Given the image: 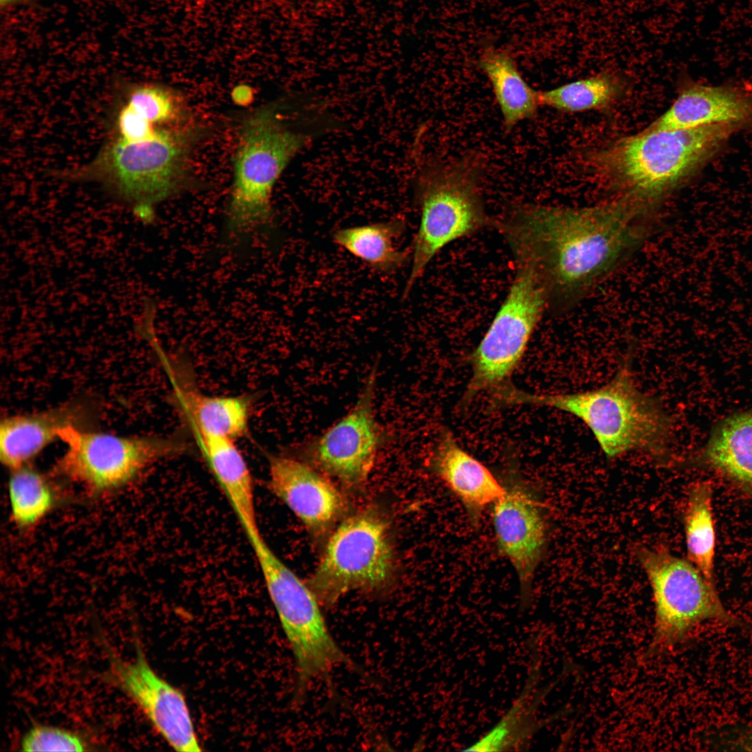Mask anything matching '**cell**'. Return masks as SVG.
<instances>
[{
    "instance_id": "83f0119b",
    "label": "cell",
    "mask_w": 752,
    "mask_h": 752,
    "mask_svg": "<svg viewBox=\"0 0 752 752\" xmlns=\"http://www.w3.org/2000/svg\"><path fill=\"white\" fill-rule=\"evenodd\" d=\"M88 746L87 741L77 733L42 724L31 727L20 742L23 751H84L88 750Z\"/></svg>"
},
{
    "instance_id": "f1b7e54d",
    "label": "cell",
    "mask_w": 752,
    "mask_h": 752,
    "mask_svg": "<svg viewBox=\"0 0 752 752\" xmlns=\"http://www.w3.org/2000/svg\"><path fill=\"white\" fill-rule=\"evenodd\" d=\"M131 89L127 104L152 124L169 120L175 115L172 95L166 88L146 84Z\"/></svg>"
},
{
    "instance_id": "8fae6325",
    "label": "cell",
    "mask_w": 752,
    "mask_h": 752,
    "mask_svg": "<svg viewBox=\"0 0 752 752\" xmlns=\"http://www.w3.org/2000/svg\"><path fill=\"white\" fill-rule=\"evenodd\" d=\"M515 269L503 301L471 355L472 375L462 399L466 405L482 391L508 383L547 308L545 292L533 274Z\"/></svg>"
},
{
    "instance_id": "44dd1931",
    "label": "cell",
    "mask_w": 752,
    "mask_h": 752,
    "mask_svg": "<svg viewBox=\"0 0 752 752\" xmlns=\"http://www.w3.org/2000/svg\"><path fill=\"white\" fill-rule=\"evenodd\" d=\"M194 438L248 540L261 536L256 519L251 472L234 439L215 436H196Z\"/></svg>"
},
{
    "instance_id": "3957f363",
    "label": "cell",
    "mask_w": 752,
    "mask_h": 752,
    "mask_svg": "<svg viewBox=\"0 0 752 752\" xmlns=\"http://www.w3.org/2000/svg\"><path fill=\"white\" fill-rule=\"evenodd\" d=\"M630 363L627 357L614 377L594 390L537 394L508 383L494 391V402L497 406L533 405L568 412L590 428L608 459L638 451L668 464L673 460L671 418L657 399L637 388Z\"/></svg>"
},
{
    "instance_id": "7402d4cb",
    "label": "cell",
    "mask_w": 752,
    "mask_h": 752,
    "mask_svg": "<svg viewBox=\"0 0 752 752\" xmlns=\"http://www.w3.org/2000/svg\"><path fill=\"white\" fill-rule=\"evenodd\" d=\"M405 218L391 219L336 230L334 242L374 271L390 274L400 269L412 256V249H400L395 245L405 232Z\"/></svg>"
},
{
    "instance_id": "9c48e42d",
    "label": "cell",
    "mask_w": 752,
    "mask_h": 752,
    "mask_svg": "<svg viewBox=\"0 0 752 752\" xmlns=\"http://www.w3.org/2000/svg\"><path fill=\"white\" fill-rule=\"evenodd\" d=\"M636 555L650 582L655 604L649 655L671 649L706 620L739 625L722 604L715 586L691 562L664 550L645 547H639Z\"/></svg>"
},
{
    "instance_id": "4316f807",
    "label": "cell",
    "mask_w": 752,
    "mask_h": 752,
    "mask_svg": "<svg viewBox=\"0 0 752 752\" xmlns=\"http://www.w3.org/2000/svg\"><path fill=\"white\" fill-rule=\"evenodd\" d=\"M620 86L609 75H600L539 91L540 105L558 111L579 112L603 109L618 95Z\"/></svg>"
},
{
    "instance_id": "8992f818",
    "label": "cell",
    "mask_w": 752,
    "mask_h": 752,
    "mask_svg": "<svg viewBox=\"0 0 752 752\" xmlns=\"http://www.w3.org/2000/svg\"><path fill=\"white\" fill-rule=\"evenodd\" d=\"M187 134L159 130L150 140L107 145L89 164L66 173L73 180H95L130 204L142 223H152L155 205L180 189L188 149Z\"/></svg>"
},
{
    "instance_id": "9a60e30c",
    "label": "cell",
    "mask_w": 752,
    "mask_h": 752,
    "mask_svg": "<svg viewBox=\"0 0 752 752\" xmlns=\"http://www.w3.org/2000/svg\"><path fill=\"white\" fill-rule=\"evenodd\" d=\"M267 458L269 484L273 492L313 533L324 532L345 507L338 489L296 459L274 454Z\"/></svg>"
},
{
    "instance_id": "5bb4252c",
    "label": "cell",
    "mask_w": 752,
    "mask_h": 752,
    "mask_svg": "<svg viewBox=\"0 0 752 752\" xmlns=\"http://www.w3.org/2000/svg\"><path fill=\"white\" fill-rule=\"evenodd\" d=\"M375 375L373 370L350 412L306 447L308 456L318 467L350 486L367 479L386 441L373 411Z\"/></svg>"
},
{
    "instance_id": "2e32d148",
    "label": "cell",
    "mask_w": 752,
    "mask_h": 752,
    "mask_svg": "<svg viewBox=\"0 0 752 752\" xmlns=\"http://www.w3.org/2000/svg\"><path fill=\"white\" fill-rule=\"evenodd\" d=\"M428 468L458 499L469 523L476 528L485 508L504 492L501 480L463 449L447 429L441 430Z\"/></svg>"
},
{
    "instance_id": "30bf717a",
    "label": "cell",
    "mask_w": 752,
    "mask_h": 752,
    "mask_svg": "<svg viewBox=\"0 0 752 752\" xmlns=\"http://www.w3.org/2000/svg\"><path fill=\"white\" fill-rule=\"evenodd\" d=\"M389 524L374 509L354 514L336 529L308 581L320 604L336 603L352 590H377L394 571Z\"/></svg>"
},
{
    "instance_id": "1f68e13d",
    "label": "cell",
    "mask_w": 752,
    "mask_h": 752,
    "mask_svg": "<svg viewBox=\"0 0 752 752\" xmlns=\"http://www.w3.org/2000/svg\"><path fill=\"white\" fill-rule=\"evenodd\" d=\"M27 0H0L1 8H8L24 3Z\"/></svg>"
},
{
    "instance_id": "7c38bea8",
    "label": "cell",
    "mask_w": 752,
    "mask_h": 752,
    "mask_svg": "<svg viewBox=\"0 0 752 752\" xmlns=\"http://www.w3.org/2000/svg\"><path fill=\"white\" fill-rule=\"evenodd\" d=\"M513 456L506 458L503 495L492 505L496 545L514 567L519 583L520 611L531 602L533 581L547 547L545 508L535 486L524 478Z\"/></svg>"
},
{
    "instance_id": "52a82bcc",
    "label": "cell",
    "mask_w": 752,
    "mask_h": 752,
    "mask_svg": "<svg viewBox=\"0 0 752 752\" xmlns=\"http://www.w3.org/2000/svg\"><path fill=\"white\" fill-rule=\"evenodd\" d=\"M295 662L297 698L336 667L359 671L336 643L316 595L272 551L262 537L249 541Z\"/></svg>"
},
{
    "instance_id": "484cf974",
    "label": "cell",
    "mask_w": 752,
    "mask_h": 752,
    "mask_svg": "<svg viewBox=\"0 0 752 752\" xmlns=\"http://www.w3.org/2000/svg\"><path fill=\"white\" fill-rule=\"evenodd\" d=\"M712 499V490L707 483L691 487L685 510L684 529L689 561L714 586L715 533Z\"/></svg>"
},
{
    "instance_id": "ac0fdd59",
    "label": "cell",
    "mask_w": 752,
    "mask_h": 752,
    "mask_svg": "<svg viewBox=\"0 0 752 752\" xmlns=\"http://www.w3.org/2000/svg\"><path fill=\"white\" fill-rule=\"evenodd\" d=\"M95 405L77 400L48 411L5 418L0 427V457L10 470L28 464L61 432L69 427L84 428L95 418Z\"/></svg>"
},
{
    "instance_id": "f546056e",
    "label": "cell",
    "mask_w": 752,
    "mask_h": 752,
    "mask_svg": "<svg viewBox=\"0 0 752 752\" xmlns=\"http://www.w3.org/2000/svg\"><path fill=\"white\" fill-rule=\"evenodd\" d=\"M120 139L129 143H139L154 139L159 130H155L152 123L139 114L128 104L120 110L117 118Z\"/></svg>"
},
{
    "instance_id": "e0dca14e",
    "label": "cell",
    "mask_w": 752,
    "mask_h": 752,
    "mask_svg": "<svg viewBox=\"0 0 752 752\" xmlns=\"http://www.w3.org/2000/svg\"><path fill=\"white\" fill-rule=\"evenodd\" d=\"M752 122V91L734 85L686 81L669 109L647 130L691 129Z\"/></svg>"
},
{
    "instance_id": "d6986e66",
    "label": "cell",
    "mask_w": 752,
    "mask_h": 752,
    "mask_svg": "<svg viewBox=\"0 0 752 752\" xmlns=\"http://www.w3.org/2000/svg\"><path fill=\"white\" fill-rule=\"evenodd\" d=\"M173 384V401L195 436L234 439L247 429L251 400L246 396H212L202 393L185 370L165 363Z\"/></svg>"
},
{
    "instance_id": "ffe728a7",
    "label": "cell",
    "mask_w": 752,
    "mask_h": 752,
    "mask_svg": "<svg viewBox=\"0 0 752 752\" xmlns=\"http://www.w3.org/2000/svg\"><path fill=\"white\" fill-rule=\"evenodd\" d=\"M531 664L525 684L511 705L501 719L487 732L463 751L492 752L523 751L534 735L551 719L540 720L537 716L539 706L552 684L538 687L540 677V657L531 645Z\"/></svg>"
},
{
    "instance_id": "7a4b0ae2",
    "label": "cell",
    "mask_w": 752,
    "mask_h": 752,
    "mask_svg": "<svg viewBox=\"0 0 752 752\" xmlns=\"http://www.w3.org/2000/svg\"><path fill=\"white\" fill-rule=\"evenodd\" d=\"M322 101L303 98L290 115L271 106L244 122L235 154L234 182L226 212L228 237L238 239L273 224L274 186L292 159L338 126Z\"/></svg>"
},
{
    "instance_id": "6da1fadb",
    "label": "cell",
    "mask_w": 752,
    "mask_h": 752,
    "mask_svg": "<svg viewBox=\"0 0 752 752\" xmlns=\"http://www.w3.org/2000/svg\"><path fill=\"white\" fill-rule=\"evenodd\" d=\"M650 212L627 198L572 208L512 206L493 227L502 235L515 268L531 272L547 308H568L641 245Z\"/></svg>"
},
{
    "instance_id": "277c9868",
    "label": "cell",
    "mask_w": 752,
    "mask_h": 752,
    "mask_svg": "<svg viewBox=\"0 0 752 752\" xmlns=\"http://www.w3.org/2000/svg\"><path fill=\"white\" fill-rule=\"evenodd\" d=\"M741 125L647 130L615 141L595 156L598 171L617 189L650 212L710 159Z\"/></svg>"
},
{
    "instance_id": "ba28073f",
    "label": "cell",
    "mask_w": 752,
    "mask_h": 752,
    "mask_svg": "<svg viewBox=\"0 0 752 752\" xmlns=\"http://www.w3.org/2000/svg\"><path fill=\"white\" fill-rule=\"evenodd\" d=\"M67 448L55 473L90 496L111 494L125 487L153 462L188 451L175 437H120L69 427L59 435Z\"/></svg>"
},
{
    "instance_id": "cb8c5ba5",
    "label": "cell",
    "mask_w": 752,
    "mask_h": 752,
    "mask_svg": "<svg viewBox=\"0 0 752 752\" xmlns=\"http://www.w3.org/2000/svg\"><path fill=\"white\" fill-rule=\"evenodd\" d=\"M480 66L491 83L506 128L535 116L539 91L526 82L508 54L487 49L480 58Z\"/></svg>"
},
{
    "instance_id": "603a6c76",
    "label": "cell",
    "mask_w": 752,
    "mask_h": 752,
    "mask_svg": "<svg viewBox=\"0 0 752 752\" xmlns=\"http://www.w3.org/2000/svg\"><path fill=\"white\" fill-rule=\"evenodd\" d=\"M700 458L752 492V408L721 421Z\"/></svg>"
},
{
    "instance_id": "4dcf8cb0",
    "label": "cell",
    "mask_w": 752,
    "mask_h": 752,
    "mask_svg": "<svg viewBox=\"0 0 752 752\" xmlns=\"http://www.w3.org/2000/svg\"><path fill=\"white\" fill-rule=\"evenodd\" d=\"M733 742V746L739 750L752 751V731L744 734Z\"/></svg>"
},
{
    "instance_id": "5b68a950",
    "label": "cell",
    "mask_w": 752,
    "mask_h": 752,
    "mask_svg": "<svg viewBox=\"0 0 752 752\" xmlns=\"http://www.w3.org/2000/svg\"><path fill=\"white\" fill-rule=\"evenodd\" d=\"M483 162L464 156L450 162L430 161L418 171L414 194L421 212L412 245V265L402 297L406 298L432 258L457 240L493 227L480 191Z\"/></svg>"
},
{
    "instance_id": "d4e9b609",
    "label": "cell",
    "mask_w": 752,
    "mask_h": 752,
    "mask_svg": "<svg viewBox=\"0 0 752 752\" xmlns=\"http://www.w3.org/2000/svg\"><path fill=\"white\" fill-rule=\"evenodd\" d=\"M8 483L12 522L26 531L38 526L62 501L56 482L26 464L11 470Z\"/></svg>"
},
{
    "instance_id": "4fadbf2b",
    "label": "cell",
    "mask_w": 752,
    "mask_h": 752,
    "mask_svg": "<svg viewBox=\"0 0 752 752\" xmlns=\"http://www.w3.org/2000/svg\"><path fill=\"white\" fill-rule=\"evenodd\" d=\"M134 648V657L127 660L106 647L112 680L174 750L201 751L185 696L155 671L136 639Z\"/></svg>"
}]
</instances>
